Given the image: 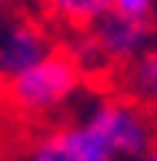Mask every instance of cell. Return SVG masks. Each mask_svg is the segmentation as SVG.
I'll list each match as a JSON object with an SVG mask.
<instances>
[{
	"mask_svg": "<svg viewBox=\"0 0 157 161\" xmlns=\"http://www.w3.org/2000/svg\"><path fill=\"white\" fill-rule=\"evenodd\" d=\"M84 70L74 57H70L64 47H54L47 57L34 64L30 70H24L20 77H13L7 84L10 101L17 104L24 114H37V118H47V114H57L70 104V101L80 94L84 87Z\"/></svg>",
	"mask_w": 157,
	"mask_h": 161,
	"instance_id": "6da1fadb",
	"label": "cell"
},
{
	"mask_svg": "<svg viewBox=\"0 0 157 161\" xmlns=\"http://www.w3.org/2000/svg\"><path fill=\"white\" fill-rule=\"evenodd\" d=\"M80 121H87L104 138V144L110 148V154L117 161L137 158L157 144V114H150L147 108L134 104L124 94L97 97Z\"/></svg>",
	"mask_w": 157,
	"mask_h": 161,
	"instance_id": "7a4b0ae2",
	"label": "cell"
},
{
	"mask_svg": "<svg viewBox=\"0 0 157 161\" xmlns=\"http://www.w3.org/2000/svg\"><path fill=\"white\" fill-rule=\"evenodd\" d=\"M24 161H117V158L110 154V148L97 131L77 118L54 131H44L27 148Z\"/></svg>",
	"mask_w": 157,
	"mask_h": 161,
	"instance_id": "277c9868",
	"label": "cell"
},
{
	"mask_svg": "<svg viewBox=\"0 0 157 161\" xmlns=\"http://www.w3.org/2000/svg\"><path fill=\"white\" fill-rule=\"evenodd\" d=\"M3 7H17V3H24V0H0Z\"/></svg>",
	"mask_w": 157,
	"mask_h": 161,
	"instance_id": "30bf717a",
	"label": "cell"
},
{
	"mask_svg": "<svg viewBox=\"0 0 157 161\" xmlns=\"http://www.w3.org/2000/svg\"><path fill=\"white\" fill-rule=\"evenodd\" d=\"M3 17H7V7H3V3H0V20H3Z\"/></svg>",
	"mask_w": 157,
	"mask_h": 161,
	"instance_id": "8fae6325",
	"label": "cell"
},
{
	"mask_svg": "<svg viewBox=\"0 0 157 161\" xmlns=\"http://www.w3.org/2000/svg\"><path fill=\"white\" fill-rule=\"evenodd\" d=\"M127 161H157V144L150 151H144V154H137V158H127Z\"/></svg>",
	"mask_w": 157,
	"mask_h": 161,
	"instance_id": "9c48e42d",
	"label": "cell"
},
{
	"mask_svg": "<svg viewBox=\"0 0 157 161\" xmlns=\"http://www.w3.org/2000/svg\"><path fill=\"white\" fill-rule=\"evenodd\" d=\"M120 91L134 104L157 114V44H150L127 67H120Z\"/></svg>",
	"mask_w": 157,
	"mask_h": 161,
	"instance_id": "8992f818",
	"label": "cell"
},
{
	"mask_svg": "<svg viewBox=\"0 0 157 161\" xmlns=\"http://www.w3.org/2000/svg\"><path fill=\"white\" fill-rule=\"evenodd\" d=\"M157 10V0H114V14L130 20H150Z\"/></svg>",
	"mask_w": 157,
	"mask_h": 161,
	"instance_id": "ba28073f",
	"label": "cell"
},
{
	"mask_svg": "<svg viewBox=\"0 0 157 161\" xmlns=\"http://www.w3.org/2000/svg\"><path fill=\"white\" fill-rule=\"evenodd\" d=\"M97 44L107 67H127L154 44V20H130L110 10L107 17L87 30Z\"/></svg>",
	"mask_w": 157,
	"mask_h": 161,
	"instance_id": "5b68a950",
	"label": "cell"
},
{
	"mask_svg": "<svg viewBox=\"0 0 157 161\" xmlns=\"http://www.w3.org/2000/svg\"><path fill=\"white\" fill-rule=\"evenodd\" d=\"M40 3L54 24L74 30V34L90 30L114 10V0H40Z\"/></svg>",
	"mask_w": 157,
	"mask_h": 161,
	"instance_id": "52a82bcc",
	"label": "cell"
},
{
	"mask_svg": "<svg viewBox=\"0 0 157 161\" xmlns=\"http://www.w3.org/2000/svg\"><path fill=\"white\" fill-rule=\"evenodd\" d=\"M54 47L57 44H54L50 27L40 24L37 17H30V14L3 17L0 20V80L10 84L24 70L40 64Z\"/></svg>",
	"mask_w": 157,
	"mask_h": 161,
	"instance_id": "3957f363",
	"label": "cell"
}]
</instances>
